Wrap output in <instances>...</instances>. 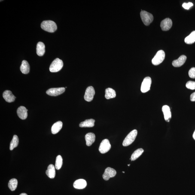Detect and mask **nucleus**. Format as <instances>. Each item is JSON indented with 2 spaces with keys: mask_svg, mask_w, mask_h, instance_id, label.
<instances>
[{
  "mask_svg": "<svg viewBox=\"0 0 195 195\" xmlns=\"http://www.w3.org/2000/svg\"><path fill=\"white\" fill-rule=\"evenodd\" d=\"M141 19L144 24L148 26L153 21L154 17L151 13L145 11H142L140 12Z\"/></svg>",
  "mask_w": 195,
  "mask_h": 195,
  "instance_id": "4",
  "label": "nucleus"
},
{
  "mask_svg": "<svg viewBox=\"0 0 195 195\" xmlns=\"http://www.w3.org/2000/svg\"><path fill=\"white\" fill-rule=\"evenodd\" d=\"M62 164V159L61 156L59 155L56 158L55 168L57 170L60 169Z\"/></svg>",
  "mask_w": 195,
  "mask_h": 195,
  "instance_id": "28",
  "label": "nucleus"
},
{
  "mask_svg": "<svg viewBox=\"0 0 195 195\" xmlns=\"http://www.w3.org/2000/svg\"><path fill=\"white\" fill-rule=\"evenodd\" d=\"M95 120L93 119H89L82 122L79 125L80 127L81 128L93 127L94 126Z\"/></svg>",
  "mask_w": 195,
  "mask_h": 195,
  "instance_id": "20",
  "label": "nucleus"
},
{
  "mask_svg": "<svg viewBox=\"0 0 195 195\" xmlns=\"http://www.w3.org/2000/svg\"><path fill=\"white\" fill-rule=\"evenodd\" d=\"M151 84V79L147 77L144 79L141 84V90L143 93H145L150 90Z\"/></svg>",
  "mask_w": 195,
  "mask_h": 195,
  "instance_id": "7",
  "label": "nucleus"
},
{
  "mask_svg": "<svg viewBox=\"0 0 195 195\" xmlns=\"http://www.w3.org/2000/svg\"><path fill=\"white\" fill-rule=\"evenodd\" d=\"M95 94L94 88L92 86H89L86 89L84 95V99L87 102H91L93 100Z\"/></svg>",
  "mask_w": 195,
  "mask_h": 195,
  "instance_id": "9",
  "label": "nucleus"
},
{
  "mask_svg": "<svg viewBox=\"0 0 195 195\" xmlns=\"http://www.w3.org/2000/svg\"><path fill=\"white\" fill-rule=\"evenodd\" d=\"M18 184L17 180L16 178H12L10 180L8 184L9 188L11 191H13L17 188Z\"/></svg>",
  "mask_w": 195,
  "mask_h": 195,
  "instance_id": "27",
  "label": "nucleus"
},
{
  "mask_svg": "<svg viewBox=\"0 0 195 195\" xmlns=\"http://www.w3.org/2000/svg\"><path fill=\"white\" fill-rule=\"evenodd\" d=\"M189 76L192 78H195V68H192L189 71Z\"/></svg>",
  "mask_w": 195,
  "mask_h": 195,
  "instance_id": "30",
  "label": "nucleus"
},
{
  "mask_svg": "<svg viewBox=\"0 0 195 195\" xmlns=\"http://www.w3.org/2000/svg\"><path fill=\"white\" fill-rule=\"evenodd\" d=\"M117 174V171L115 169L111 167H108L105 169L103 175V178L105 180H108L110 178H113Z\"/></svg>",
  "mask_w": 195,
  "mask_h": 195,
  "instance_id": "10",
  "label": "nucleus"
},
{
  "mask_svg": "<svg viewBox=\"0 0 195 195\" xmlns=\"http://www.w3.org/2000/svg\"><path fill=\"white\" fill-rule=\"evenodd\" d=\"M144 150L140 148L135 150L133 154L131 157V160L134 161L140 156L142 153H144Z\"/></svg>",
  "mask_w": 195,
  "mask_h": 195,
  "instance_id": "25",
  "label": "nucleus"
},
{
  "mask_svg": "<svg viewBox=\"0 0 195 195\" xmlns=\"http://www.w3.org/2000/svg\"><path fill=\"white\" fill-rule=\"evenodd\" d=\"M190 101L192 102H195V92L194 93L192 94L190 96Z\"/></svg>",
  "mask_w": 195,
  "mask_h": 195,
  "instance_id": "32",
  "label": "nucleus"
},
{
  "mask_svg": "<svg viewBox=\"0 0 195 195\" xmlns=\"http://www.w3.org/2000/svg\"><path fill=\"white\" fill-rule=\"evenodd\" d=\"M65 90V87L53 88L49 89L46 92V93L49 96H57L64 93Z\"/></svg>",
  "mask_w": 195,
  "mask_h": 195,
  "instance_id": "8",
  "label": "nucleus"
},
{
  "mask_svg": "<svg viewBox=\"0 0 195 195\" xmlns=\"http://www.w3.org/2000/svg\"><path fill=\"white\" fill-rule=\"evenodd\" d=\"M63 66L62 60L59 58H56L51 64L50 71L51 72H56L60 71Z\"/></svg>",
  "mask_w": 195,
  "mask_h": 195,
  "instance_id": "3",
  "label": "nucleus"
},
{
  "mask_svg": "<svg viewBox=\"0 0 195 195\" xmlns=\"http://www.w3.org/2000/svg\"><path fill=\"white\" fill-rule=\"evenodd\" d=\"M193 6V4L191 2L188 3H184L182 5V6L186 10H189V8Z\"/></svg>",
  "mask_w": 195,
  "mask_h": 195,
  "instance_id": "31",
  "label": "nucleus"
},
{
  "mask_svg": "<svg viewBox=\"0 0 195 195\" xmlns=\"http://www.w3.org/2000/svg\"><path fill=\"white\" fill-rule=\"evenodd\" d=\"M20 195H28L26 193H22V194H21Z\"/></svg>",
  "mask_w": 195,
  "mask_h": 195,
  "instance_id": "34",
  "label": "nucleus"
},
{
  "mask_svg": "<svg viewBox=\"0 0 195 195\" xmlns=\"http://www.w3.org/2000/svg\"><path fill=\"white\" fill-rule=\"evenodd\" d=\"M45 46L44 44L41 42L38 43L37 46V53L39 56H44L45 52Z\"/></svg>",
  "mask_w": 195,
  "mask_h": 195,
  "instance_id": "18",
  "label": "nucleus"
},
{
  "mask_svg": "<svg viewBox=\"0 0 195 195\" xmlns=\"http://www.w3.org/2000/svg\"><path fill=\"white\" fill-rule=\"evenodd\" d=\"M187 59V56L184 55H182L177 60L173 61L172 63L173 66L175 67H178L182 66L185 62Z\"/></svg>",
  "mask_w": 195,
  "mask_h": 195,
  "instance_id": "14",
  "label": "nucleus"
},
{
  "mask_svg": "<svg viewBox=\"0 0 195 195\" xmlns=\"http://www.w3.org/2000/svg\"><path fill=\"white\" fill-rule=\"evenodd\" d=\"M41 28L44 30L50 33H53L57 29L56 24L51 20L44 21L41 24Z\"/></svg>",
  "mask_w": 195,
  "mask_h": 195,
  "instance_id": "1",
  "label": "nucleus"
},
{
  "mask_svg": "<svg viewBox=\"0 0 195 195\" xmlns=\"http://www.w3.org/2000/svg\"><path fill=\"white\" fill-rule=\"evenodd\" d=\"M130 166V164H129L128 165V166Z\"/></svg>",
  "mask_w": 195,
  "mask_h": 195,
  "instance_id": "35",
  "label": "nucleus"
},
{
  "mask_svg": "<svg viewBox=\"0 0 195 195\" xmlns=\"http://www.w3.org/2000/svg\"><path fill=\"white\" fill-rule=\"evenodd\" d=\"M3 96L7 102L11 103L14 102L16 97L10 90H6L3 92Z\"/></svg>",
  "mask_w": 195,
  "mask_h": 195,
  "instance_id": "12",
  "label": "nucleus"
},
{
  "mask_svg": "<svg viewBox=\"0 0 195 195\" xmlns=\"http://www.w3.org/2000/svg\"><path fill=\"white\" fill-rule=\"evenodd\" d=\"M165 120L167 122H169L171 118V113L170 108L167 105H163L162 108Z\"/></svg>",
  "mask_w": 195,
  "mask_h": 195,
  "instance_id": "15",
  "label": "nucleus"
},
{
  "mask_svg": "<svg viewBox=\"0 0 195 195\" xmlns=\"http://www.w3.org/2000/svg\"><path fill=\"white\" fill-rule=\"evenodd\" d=\"M19 140L17 135H15L13 136L12 140L10 143V149L12 150L13 149L17 147L18 145Z\"/></svg>",
  "mask_w": 195,
  "mask_h": 195,
  "instance_id": "26",
  "label": "nucleus"
},
{
  "mask_svg": "<svg viewBox=\"0 0 195 195\" xmlns=\"http://www.w3.org/2000/svg\"><path fill=\"white\" fill-rule=\"evenodd\" d=\"M111 148V145L108 139L103 140L101 142L99 148V150L102 154H105L108 152Z\"/></svg>",
  "mask_w": 195,
  "mask_h": 195,
  "instance_id": "6",
  "label": "nucleus"
},
{
  "mask_svg": "<svg viewBox=\"0 0 195 195\" xmlns=\"http://www.w3.org/2000/svg\"><path fill=\"white\" fill-rule=\"evenodd\" d=\"M116 93L115 90L111 88H108L105 89V97L106 99H109L115 98Z\"/></svg>",
  "mask_w": 195,
  "mask_h": 195,
  "instance_id": "23",
  "label": "nucleus"
},
{
  "mask_svg": "<svg viewBox=\"0 0 195 195\" xmlns=\"http://www.w3.org/2000/svg\"><path fill=\"white\" fill-rule=\"evenodd\" d=\"M137 135V131L134 129L129 133L125 138L123 143L124 146H127L130 145L135 140Z\"/></svg>",
  "mask_w": 195,
  "mask_h": 195,
  "instance_id": "2",
  "label": "nucleus"
},
{
  "mask_svg": "<svg viewBox=\"0 0 195 195\" xmlns=\"http://www.w3.org/2000/svg\"><path fill=\"white\" fill-rule=\"evenodd\" d=\"M62 126V123L61 121L56 122L53 125L51 128V132L53 134H56L60 131Z\"/></svg>",
  "mask_w": 195,
  "mask_h": 195,
  "instance_id": "21",
  "label": "nucleus"
},
{
  "mask_svg": "<svg viewBox=\"0 0 195 195\" xmlns=\"http://www.w3.org/2000/svg\"><path fill=\"white\" fill-rule=\"evenodd\" d=\"M172 22L170 19L166 18L163 20L160 23V27L162 31H168L172 27Z\"/></svg>",
  "mask_w": 195,
  "mask_h": 195,
  "instance_id": "11",
  "label": "nucleus"
},
{
  "mask_svg": "<svg viewBox=\"0 0 195 195\" xmlns=\"http://www.w3.org/2000/svg\"><path fill=\"white\" fill-rule=\"evenodd\" d=\"M186 86L187 89H190V90H194L195 89V82L189 81L186 84Z\"/></svg>",
  "mask_w": 195,
  "mask_h": 195,
  "instance_id": "29",
  "label": "nucleus"
},
{
  "mask_svg": "<svg viewBox=\"0 0 195 195\" xmlns=\"http://www.w3.org/2000/svg\"><path fill=\"white\" fill-rule=\"evenodd\" d=\"M87 186V183L85 180L83 179H80L77 180L74 183V188L82 189Z\"/></svg>",
  "mask_w": 195,
  "mask_h": 195,
  "instance_id": "16",
  "label": "nucleus"
},
{
  "mask_svg": "<svg viewBox=\"0 0 195 195\" xmlns=\"http://www.w3.org/2000/svg\"><path fill=\"white\" fill-rule=\"evenodd\" d=\"M193 138H194V139L195 140V130L194 131V133H193Z\"/></svg>",
  "mask_w": 195,
  "mask_h": 195,
  "instance_id": "33",
  "label": "nucleus"
},
{
  "mask_svg": "<svg viewBox=\"0 0 195 195\" xmlns=\"http://www.w3.org/2000/svg\"><path fill=\"white\" fill-rule=\"evenodd\" d=\"M123 173H124L125 172H123Z\"/></svg>",
  "mask_w": 195,
  "mask_h": 195,
  "instance_id": "36",
  "label": "nucleus"
},
{
  "mask_svg": "<svg viewBox=\"0 0 195 195\" xmlns=\"http://www.w3.org/2000/svg\"><path fill=\"white\" fill-rule=\"evenodd\" d=\"M21 71L22 73L27 74L29 73L30 71V66L27 61L24 60L20 67Z\"/></svg>",
  "mask_w": 195,
  "mask_h": 195,
  "instance_id": "22",
  "label": "nucleus"
},
{
  "mask_svg": "<svg viewBox=\"0 0 195 195\" xmlns=\"http://www.w3.org/2000/svg\"><path fill=\"white\" fill-rule=\"evenodd\" d=\"M185 42L187 44H192L195 42V31H193L185 39Z\"/></svg>",
  "mask_w": 195,
  "mask_h": 195,
  "instance_id": "24",
  "label": "nucleus"
},
{
  "mask_svg": "<svg viewBox=\"0 0 195 195\" xmlns=\"http://www.w3.org/2000/svg\"><path fill=\"white\" fill-rule=\"evenodd\" d=\"M56 168L53 164L49 165L46 171V174L49 178H53L56 176Z\"/></svg>",
  "mask_w": 195,
  "mask_h": 195,
  "instance_id": "19",
  "label": "nucleus"
},
{
  "mask_svg": "<svg viewBox=\"0 0 195 195\" xmlns=\"http://www.w3.org/2000/svg\"><path fill=\"white\" fill-rule=\"evenodd\" d=\"M165 57V53L164 51L162 50H159L158 51L152 60V63L155 65H160L164 60Z\"/></svg>",
  "mask_w": 195,
  "mask_h": 195,
  "instance_id": "5",
  "label": "nucleus"
},
{
  "mask_svg": "<svg viewBox=\"0 0 195 195\" xmlns=\"http://www.w3.org/2000/svg\"><path fill=\"white\" fill-rule=\"evenodd\" d=\"M27 112L25 107L21 106L18 108L17 113L19 118L22 120H25L28 117Z\"/></svg>",
  "mask_w": 195,
  "mask_h": 195,
  "instance_id": "13",
  "label": "nucleus"
},
{
  "mask_svg": "<svg viewBox=\"0 0 195 195\" xmlns=\"http://www.w3.org/2000/svg\"><path fill=\"white\" fill-rule=\"evenodd\" d=\"M85 139L86 145L90 146L95 142L96 136L94 133H89L85 135Z\"/></svg>",
  "mask_w": 195,
  "mask_h": 195,
  "instance_id": "17",
  "label": "nucleus"
}]
</instances>
